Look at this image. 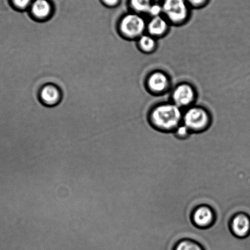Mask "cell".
Here are the masks:
<instances>
[{"label":"cell","instance_id":"obj_19","mask_svg":"<svg viewBox=\"0 0 250 250\" xmlns=\"http://www.w3.org/2000/svg\"><path fill=\"white\" fill-rule=\"evenodd\" d=\"M119 0H103L104 3L109 6H115L118 3Z\"/></svg>","mask_w":250,"mask_h":250},{"label":"cell","instance_id":"obj_18","mask_svg":"<svg viewBox=\"0 0 250 250\" xmlns=\"http://www.w3.org/2000/svg\"><path fill=\"white\" fill-rule=\"evenodd\" d=\"M188 3L190 4L193 6H198L205 3L206 0H186Z\"/></svg>","mask_w":250,"mask_h":250},{"label":"cell","instance_id":"obj_13","mask_svg":"<svg viewBox=\"0 0 250 250\" xmlns=\"http://www.w3.org/2000/svg\"><path fill=\"white\" fill-rule=\"evenodd\" d=\"M151 0H131L130 4L133 10L137 14L147 13L152 6Z\"/></svg>","mask_w":250,"mask_h":250},{"label":"cell","instance_id":"obj_12","mask_svg":"<svg viewBox=\"0 0 250 250\" xmlns=\"http://www.w3.org/2000/svg\"><path fill=\"white\" fill-rule=\"evenodd\" d=\"M155 38L148 35H143L137 40V46L140 50L146 53L151 52L156 47Z\"/></svg>","mask_w":250,"mask_h":250},{"label":"cell","instance_id":"obj_2","mask_svg":"<svg viewBox=\"0 0 250 250\" xmlns=\"http://www.w3.org/2000/svg\"><path fill=\"white\" fill-rule=\"evenodd\" d=\"M147 24L142 16L137 13L125 14L121 18L119 30L121 35L127 40L135 41L146 30Z\"/></svg>","mask_w":250,"mask_h":250},{"label":"cell","instance_id":"obj_6","mask_svg":"<svg viewBox=\"0 0 250 250\" xmlns=\"http://www.w3.org/2000/svg\"><path fill=\"white\" fill-rule=\"evenodd\" d=\"M232 234L243 239L250 234V217L246 213H241L233 217L230 225Z\"/></svg>","mask_w":250,"mask_h":250},{"label":"cell","instance_id":"obj_11","mask_svg":"<svg viewBox=\"0 0 250 250\" xmlns=\"http://www.w3.org/2000/svg\"><path fill=\"white\" fill-rule=\"evenodd\" d=\"M168 21L161 16L152 18L147 24L148 34L152 37H159L167 33L168 29Z\"/></svg>","mask_w":250,"mask_h":250},{"label":"cell","instance_id":"obj_14","mask_svg":"<svg viewBox=\"0 0 250 250\" xmlns=\"http://www.w3.org/2000/svg\"><path fill=\"white\" fill-rule=\"evenodd\" d=\"M174 250H205L198 243L192 240H183L176 245Z\"/></svg>","mask_w":250,"mask_h":250},{"label":"cell","instance_id":"obj_1","mask_svg":"<svg viewBox=\"0 0 250 250\" xmlns=\"http://www.w3.org/2000/svg\"><path fill=\"white\" fill-rule=\"evenodd\" d=\"M150 119L152 125L158 129L169 132L175 130L181 125L183 113L174 103L163 104L153 109Z\"/></svg>","mask_w":250,"mask_h":250},{"label":"cell","instance_id":"obj_17","mask_svg":"<svg viewBox=\"0 0 250 250\" xmlns=\"http://www.w3.org/2000/svg\"><path fill=\"white\" fill-rule=\"evenodd\" d=\"M152 18L160 16L163 14L162 6L158 4H152L147 13Z\"/></svg>","mask_w":250,"mask_h":250},{"label":"cell","instance_id":"obj_15","mask_svg":"<svg viewBox=\"0 0 250 250\" xmlns=\"http://www.w3.org/2000/svg\"><path fill=\"white\" fill-rule=\"evenodd\" d=\"M30 2L31 0H11V5L19 11L25 10Z\"/></svg>","mask_w":250,"mask_h":250},{"label":"cell","instance_id":"obj_20","mask_svg":"<svg viewBox=\"0 0 250 250\" xmlns=\"http://www.w3.org/2000/svg\"><path fill=\"white\" fill-rule=\"evenodd\" d=\"M245 160H246V159H245ZM244 164H245V163H244ZM243 169H244V168H243ZM243 171V170H242ZM240 173V174H241Z\"/></svg>","mask_w":250,"mask_h":250},{"label":"cell","instance_id":"obj_8","mask_svg":"<svg viewBox=\"0 0 250 250\" xmlns=\"http://www.w3.org/2000/svg\"><path fill=\"white\" fill-rule=\"evenodd\" d=\"M215 216L213 215V210L205 205L199 206L194 211L192 216V222L194 225L198 228H205L210 227L211 223L214 222Z\"/></svg>","mask_w":250,"mask_h":250},{"label":"cell","instance_id":"obj_10","mask_svg":"<svg viewBox=\"0 0 250 250\" xmlns=\"http://www.w3.org/2000/svg\"><path fill=\"white\" fill-rule=\"evenodd\" d=\"M52 14V7L47 0H35L31 6V16L36 20H47Z\"/></svg>","mask_w":250,"mask_h":250},{"label":"cell","instance_id":"obj_16","mask_svg":"<svg viewBox=\"0 0 250 250\" xmlns=\"http://www.w3.org/2000/svg\"><path fill=\"white\" fill-rule=\"evenodd\" d=\"M176 137L185 138L188 137L190 134V131L185 125H180L175 130Z\"/></svg>","mask_w":250,"mask_h":250},{"label":"cell","instance_id":"obj_9","mask_svg":"<svg viewBox=\"0 0 250 250\" xmlns=\"http://www.w3.org/2000/svg\"><path fill=\"white\" fill-rule=\"evenodd\" d=\"M40 98L43 104L47 105H55L60 103L62 93L57 86L53 84H47L41 89Z\"/></svg>","mask_w":250,"mask_h":250},{"label":"cell","instance_id":"obj_5","mask_svg":"<svg viewBox=\"0 0 250 250\" xmlns=\"http://www.w3.org/2000/svg\"><path fill=\"white\" fill-rule=\"evenodd\" d=\"M195 89L188 83L179 84L172 94L173 103L181 108L190 106L195 101Z\"/></svg>","mask_w":250,"mask_h":250},{"label":"cell","instance_id":"obj_4","mask_svg":"<svg viewBox=\"0 0 250 250\" xmlns=\"http://www.w3.org/2000/svg\"><path fill=\"white\" fill-rule=\"evenodd\" d=\"M163 14L168 21L173 24H181L188 15L186 0H164L162 4Z\"/></svg>","mask_w":250,"mask_h":250},{"label":"cell","instance_id":"obj_3","mask_svg":"<svg viewBox=\"0 0 250 250\" xmlns=\"http://www.w3.org/2000/svg\"><path fill=\"white\" fill-rule=\"evenodd\" d=\"M183 121L190 132H200L209 125L210 117L205 109L200 106H191L183 114Z\"/></svg>","mask_w":250,"mask_h":250},{"label":"cell","instance_id":"obj_7","mask_svg":"<svg viewBox=\"0 0 250 250\" xmlns=\"http://www.w3.org/2000/svg\"><path fill=\"white\" fill-rule=\"evenodd\" d=\"M169 83L168 77L164 72H152L147 80V88L154 93H162L167 90Z\"/></svg>","mask_w":250,"mask_h":250}]
</instances>
